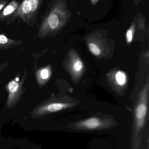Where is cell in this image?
Instances as JSON below:
<instances>
[{
    "label": "cell",
    "mask_w": 149,
    "mask_h": 149,
    "mask_svg": "<svg viewBox=\"0 0 149 149\" xmlns=\"http://www.w3.org/2000/svg\"><path fill=\"white\" fill-rule=\"evenodd\" d=\"M73 106V104L71 103L57 100H47L36 105L31 113L33 118H40L49 114L66 109Z\"/></svg>",
    "instance_id": "cell-3"
},
{
    "label": "cell",
    "mask_w": 149,
    "mask_h": 149,
    "mask_svg": "<svg viewBox=\"0 0 149 149\" xmlns=\"http://www.w3.org/2000/svg\"><path fill=\"white\" fill-rule=\"evenodd\" d=\"M27 75V71L24 68L22 74L21 72H18L5 86V89L8 94L6 102L7 109H11L19 103L25 91L24 84Z\"/></svg>",
    "instance_id": "cell-2"
},
{
    "label": "cell",
    "mask_w": 149,
    "mask_h": 149,
    "mask_svg": "<svg viewBox=\"0 0 149 149\" xmlns=\"http://www.w3.org/2000/svg\"><path fill=\"white\" fill-rule=\"evenodd\" d=\"M88 46L89 50L94 56H98L100 55L101 51L99 46L95 44L94 43H89Z\"/></svg>",
    "instance_id": "cell-11"
},
{
    "label": "cell",
    "mask_w": 149,
    "mask_h": 149,
    "mask_svg": "<svg viewBox=\"0 0 149 149\" xmlns=\"http://www.w3.org/2000/svg\"><path fill=\"white\" fill-rule=\"evenodd\" d=\"M43 0H23L15 14L6 22L9 25L20 19L28 26L37 23L38 15Z\"/></svg>",
    "instance_id": "cell-1"
},
{
    "label": "cell",
    "mask_w": 149,
    "mask_h": 149,
    "mask_svg": "<svg viewBox=\"0 0 149 149\" xmlns=\"http://www.w3.org/2000/svg\"><path fill=\"white\" fill-rule=\"evenodd\" d=\"M149 81L141 90L139 98L135 109V118L136 127L140 130L144 126L148 111Z\"/></svg>",
    "instance_id": "cell-4"
},
{
    "label": "cell",
    "mask_w": 149,
    "mask_h": 149,
    "mask_svg": "<svg viewBox=\"0 0 149 149\" xmlns=\"http://www.w3.org/2000/svg\"><path fill=\"white\" fill-rule=\"evenodd\" d=\"M9 0H0V12L7 5Z\"/></svg>",
    "instance_id": "cell-14"
},
{
    "label": "cell",
    "mask_w": 149,
    "mask_h": 149,
    "mask_svg": "<svg viewBox=\"0 0 149 149\" xmlns=\"http://www.w3.org/2000/svg\"><path fill=\"white\" fill-rule=\"evenodd\" d=\"M1 29H0V32H1Z\"/></svg>",
    "instance_id": "cell-16"
},
{
    "label": "cell",
    "mask_w": 149,
    "mask_h": 149,
    "mask_svg": "<svg viewBox=\"0 0 149 149\" xmlns=\"http://www.w3.org/2000/svg\"><path fill=\"white\" fill-rule=\"evenodd\" d=\"M66 67L75 81L78 80L83 74L85 69L84 63L75 51H70Z\"/></svg>",
    "instance_id": "cell-5"
},
{
    "label": "cell",
    "mask_w": 149,
    "mask_h": 149,
    "mask_svg": "<svg viewBox=\"0 0 149 149\" xmlns=\"http://www.w3.org/2000/svg\"><path fill=\"white\" fill-rule=\"evenodd\" d=\"M52 74V70L51 65H46L45 67L39 68L36 70L35 73L36 80L38 85L43 87L49 81Z\"/></svg>",
    "instance_id": "cell-6"
},
{
    "label": "cell",
    "mask_w": 149,
    "mask_h": 149,
    "mask_svg": "<svg viewBox=\"0 0 149 149\" xmlns=\"http://www.w3.org/2000/svg\"><path fill=\"white\" fill-rule=\"evenodd\" d=\"M102 123L100 119L96 117H91L79 122L78 126L87 130H95L102 126Z\"/></svg>",
    "instance_id": "cell-8"
},
{
    "label": "cell",
    "mask_w": 149,
    "mask_h": 149,
    "mask_svg": "<svg viewBox=\"0 0 149 149\" xmlns=\"http://www.w3.org/2000/svg\"><path fill=\"white\" fill-rule=\"evenodd\" d=\"M92 1L93 3H95L96 2L98 1V0H92Z\"/></svg>",
    "instance_id": "cell-15"
},
{
    "label": "cell",
    "mask_w": 149,
    "mask_h": 149,
    "mask_svg": "<svg viewBox=\"0 0 149 149\" xmlns=\"http://www.w3.org/2000/svg\"><path fill=\"white\" fill-rule=\"evenodd\" d=\"M8 62H4V63L0 64V74L6 68L8 67Z\"/></svg>",
    "instance_id": "cell-13"
},
{
    "label": "cell",
    "mask_w": 149,
    "mask_h": 149,
    "mask_svg": "<svg viewBox=\"0 0 149 149\" xmlns=\"http://www.w3.org/2000/svg\"><path fill=\"white\" fill-rule=\"evenodd\" d=\"M22 43V41L12 39L4 34H0V51L8 49Z\"/></svg>",
    "instance_id": "cell-9"
},
{
    "label": "cell",
    "mask_w": 149,
    "mask_h": 149,
    "mask_svg": "<svg viewBox=\"0 0 149 149\" xmlns=\"http://www.w3.org/2000/svg\"><path fill=\"white\" fill-rule=\"evenodd\" d=\"M20 4L15 0H12L8 3L0 12V22H7L17 11Z\"/></svg>",
    "instance_id": "cell-7"
},
{
    "label": "cell",
    "mask_w": 149,
    "mask_h": 149,
    "mask_svg": "<svg viewBox=\"0 0 149 149\" xmlns=\"http://www.w3.org/2000/svg\"><path fill=\"white\" fill-rule=\"evenodd\" d=\"M115 79L119 86H124L127 82V75L123 72L119 71L115 74Z\"/></svg>",
    "instance_id": "cell-10"
},
{
    "label": "cell",
    "mask_w": 149,
    "mask_h": 149,
    "mask_svg": "<svg viewBox=\"0 0 149 149\" xmlns=\"http://www.w3.org/2000/svg\"><path fill=\"white\" fill-rule=\"evenodd\" d=\"M134 28V26H131V28L127 31L126 35L127 43L130 44L133 41Z\"/></svg>",
    "instance_id": "cell-12"
}]
</instances>
